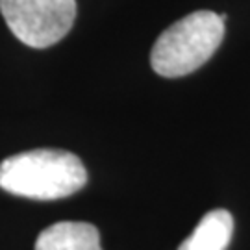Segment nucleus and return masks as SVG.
<instances>
[{"instance_id":"obj_1","label":"nucleus","mask_w":250,"mask_h":250,"mask_svg":"<svg viewBox=\"0 0 250 250\" xmlns=\"http://www.w3.org/2000/svg\"><path fill=\"white\" fill-rule=\"evenodd\" d=\"M87 184V170L67 150L37 148L19 152L0 163V188L32 200L71 197Z\"/></svg>"},{"instance_id":"obj_2","label":"nucleus","mask_w":250,"mask_h":250,"mask_svg":"<svg viewBox=\"0 0 250 250\" xmlns=\"http://www.w3.org/2000/svg\"><path fill=\"white\" fill-rule=\"evenodd\" d=\"M224 37V21L213 11H195L170 24L154 43L150 65L163 78H180L202 67Z\"/></svg>"},{"instance_id":"obj_3","label":"nucleus","mask_w":250,"mask_h":250,"mask_svg":"<svg viewBox=\"0 0 250 250\" xmlns=\"http://www.w3.org/2000/svg\"><path fill=\"white\" fill-rule=\"evenodd\" d=\"M0 13L19 41L46 48L71 32L76 0H0Z\"/></svg>"},{"instance_id":"obj_4","label":"nucleus","mask_w":250,"mask_h":250,"mask_svg":"<svg viewBox=\"0 0 250 250\" xmlns=\"http://www.w3.org/2000/svg\"><path fill=\"white\" fill-rule=\"evenodd\" d=\"M36 250H102L100 233L89 223H56L39 233Z\"/></svg>"},{"instance_id":"obj_5","label":"nucleus","mask_w":250,"mask_h":250,"mask_svg":"<svg viewBox=\"0 0 250 250\" xmlns=\"http://www.w3.org/2000/svg\"><path fill=\"white\" fill-rule=\"evenodd\" d=\"M233 233V217L226 209H211L200 219L178 250H226Z\"/></svg>"}]
</instances>
